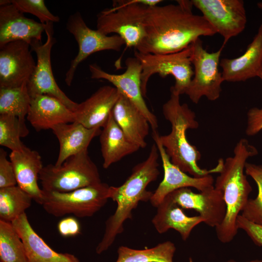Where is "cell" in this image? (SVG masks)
Instances as JSON below:
<instances>
[{"label":"cell","instance_id":"4dcf8cb0","mask_svg":"<svg viewBox=\"0 0 262 262\" xmlns=\"http://www.w3.org/2000/svg\"><path fill=\"white\" fill-rule=\"evenodd\" d=\"M18 118L15 116L0 115V145L12 151L23 150L25 146L20 140L25 137Z\"/></svg>","mask_w":262,"mask_h":262},{"label":"cell","instance_id":"7402d4cb","mask_svg":"<svg viewBox=\"0 0 262 262\" xmlns=\"http://www.w3.org/2000/svg\"><path fill=\"white\" fill-rule=\"evenodd\" d=\"M9 157L15 171L17 185L41 205L43 190L39 187L38 180L44 166L40 155L37 151L26 146L22 151H12Z\"/></svg>","mask_w":262,"mask_h":262},{"label":"cell","instance_id":"f546056e","mask_svg":"<svg viewBox=\"0 0 262 262\" xmlns=\"http://www.w3.org/2000/svg\"><path fill=\"white\" fill-rule=\"evenodd\" d=\"M0 262H28L23 242L11 223L0 220Z\"/></svg>","mask_w":262,"mask_h":262},{"label":"cell","instance_id":"603a6c76","mask_svg":"<svg viewBox=\"0 0 262 262\" xmlns=\"http://www.w3.org/2000/svg\"><path fill=\"white\" fill-rule=\"evenodd\" d=\"M112 113L113 117L127 138L140 148H145L149 123L137 107L120 93Z\"/></svg>","mask_w":262,"mask_h":262},{"label":"cell","instance_id":"4316f807","mask_svg":"<svg viewBox=\"0 0 262 262\" xmlns=\"http://www.w3.org/2000/svg\"><path fill=\"white\" fill-rule=\"evenodd\" d=\"M31 98L28 93L27 83L14 88H0V115L17 117L25 136L29 131L25 124Z\"/></svg>","mask_w":262,"mask_h":262},{"label":"cell","instance_id":"74e56055","mask_svg":"<svg viewBox=\"0 0 262 262\" xmlns=\"http://www.w3.org/2000/svg\"><path fill=\"white\" fill-rule=\"evenodd\" d=\"M226 262H237L233 260H229ZM262 262V260H252V261H248V262Z\"/></svg>","mask_w":262,"mask_h":262},{"label":"cell","instance_id":"f1b7e54d","mask_svg":"<svg viewBox=\"0 0 262 262\" xmlns=\"http://www.w3.org/2000/svg\"><path fill=\"white\" fill-rule=\"evenodd\" d=\"M33 199L18 185L0 188V220L12 223L25 213Z\"/></svg>","mask_w":262,"mask_h":262},{"label":"cell","instance_id":"1f68e13d","mask_svg":"<svg viewBox=\"0 0 262 262\" xmlns=\"http://www.w3.org/2000/svg\"><path fill=\"white\" fill-rule=\"evenodd\" d=\"M246 174L257 183L258 194L254 199H249L242 211V215L248 220L262 225V165L246 163Z\"/></svg>","mask_w":262,"mask_h":262},{"label":"cell","instance_id":"4fadbf2b","mask_svg":"<svg viewBox=\"0 0 262 262\" xmlns=\"http://www.w3.org/2000/svg\"><path fill=\"white\" fill-rule=\"evenodd\" d=\"M126 69L120 74L108 73L96 64L89 66L91 78L104 79L112 84L121 94L126 96L140 111L148 121L152 131L158 128V120L150 112L144 99L141 90L142 66L135 57H128L125 60Z\"/></svg>","mask_w":262,"mask_h":262},{"label":"cell","instance_id":"d6a6232c","mask_svg":"<svg viewBox=\"0 0 262 262\" xmlns=\"http://www.w3.org/2000/svg\"><path fill=\"white\" fill-rule=\"evenodd\" d=\"M11 2L23 13L36 16L42 24L60 21L59 17L52 14L47 8L43 0H12Z\"/></svg>","mask_w":262,"mask_h":262},{"label":"cell","instance_id":"6da1fadb","mask_svg":"<svg viewBox=\"0 0 262 262\" xmlns=\"http://www.w3.org/2000/svg\"><path fill=\"white\" fill-rule=\"evenodd\" d=\"M191 0H177V4L147 7L145 36L135 49L143 53L168 54L180 51L200 36L216 33L202 16L192 12Z\"/></svg>","mask_w":262,"mask_h":262},{"label":"cell","instance_id":"8d00e7d4","mask_svg":"<svg viewBox=\"0 0 262 262\" xmlns=\"http://www.w3.org/2000/svg\"><path fill=\"white\" fill-rule=\"evenodd\" d=\"M58 230L63 237L75 236L81 232V226L78 220L73 217L64 218L57 225Z\"/></svg>","mask_w":262,"mask_h":262},{"label":"cell","instance_id":"277c9868","mask_svg":"<svg viewBox=\"0 0 262 262\" xmlns=\"http://www.w3.org/2000/svg\"><path fill=\"white\" fill-rule=\"evenodd\" d=\"M180 96L171 92L170 98L163 106L164 116L171 123V131L167 135H159V141L171 163L183 172L195 178L219 173L224 162L222 158L213 169H201L198 166L197 163L201 158V154L195 146L190 144L186 136L187 130L197 128L198 123L195 113L188 105L180 104Z\"/></svg>","mask_w":262,"mask_h":262},{"label":"cell","instance_id":"9c48e42d","mask_svg":"<svg viewBox=\"0 0 262 262\" xmlns=\"http://www.w3.org/2000/svg\"><path fill=\"white\" fill-rule=\"evenodd\" d=\"M224 47L222 46L217 51L209 52L203 48L200 38L191 44L194 76L185 94L193 103L197 104L203 97L211 101L219 98L224 81L218 66Z\"/></svg>","mask_w":262,"mask_h":262},{"label":"cell","instance_id":"9a60e30c","mask_svg":"<svg viewBox=\"0 0 262 262\" xmlns=\"http://www.w3.org/2000/svg\"><path fill=\"white\" fill-rule=\"evenodd\" d=\"M169 194L182 209H193L198 212L208 226L216 228L225 218L226 205L223 195L214 186L199 193L185 187Z\"/></svg>","mask_w":262,"mask_h":262},{"label":"cell","instance_id":"83f0119b","mask_svg":"<svg viewBox=\"0 0 262 262\" xmlns=\"http://www.w3.org/2000/svg\"><path fill=\"white\" fill-rule=\"evenodd\" d=\"M176 250L175 244L169 241L144 249L121 246L115 262H173Z\"/></svg>","mask_w":262,"mask_h":262},{"label":"cell","instance_id":"ba28073f","mask_svg":"<svg viewBox=\"0 0 262 262\" xmlns=\"http://www.w3.org/2000/svg\"><path fill=\"white\" fill-rule=\"evenodd\" d=\"M191 54V45L180 51L168 54L143 53L135 49L134 57L142 66L141 80L143 97L147 96L150 78L155 74L162 78L168 75L173 76L175 83L171 87L170 92L179 95L185 94L194 76Z\"/></svg>","mask_w":262,"mask_h":262},{"label":"cell","instance_id":"ac0fdd59","mask_svg":"<svg viewBox=\"0 0 262 262\" xmlns=\"http://www.w3.org/2000/svg\"><path fill=\"white\" fill-rule=\"evenodd\" d=\"M119 95V92L114 86L99 87L90 97L78 104L74 112L75 121L88 129L103 128Z\"/></svg>","mask_w":262,"mask_h":262},{"label":"cell","instance_id":"f35d334b","mask_svg":"<svg viewBox=\"0 0 262 262\" xmlns=\"http://www.w3.org/2000/svg\"><path fill=\"white\" fill-rule=\"evenodd\" d=\"M258 77H259L262 81V68H261V70L260 71L258 75Z\"/></svg>","mask_w":262,"mask_h":262},{"label":"cell","instance_id":"d590c367","mask_svg":"<svg viewBox=\"0 0 262 262\" xmlns=\"http://www.w3.org/2000/svg\"><path fill=\"white\" fill-rule=\"evenodd\" d=\"M247 135L253 136L262 130V109L253 107L247 114Z\"/></svg>","mask_w":262,"mask_h":262},{"label":"cell","instance_id":"52a82bcc","mask_svg":"<svg viewBox=\"0 0 262 262\" xmlns=\"http://www.w3.org/2000/svg\"><path fill=\"white\" fill-rule=\"evenodd\" d=\"M110 187L101 182L68 192L42 190L41 205L56 217L70 214L80 218L91 217L106 203Z\"/></svg>","mask_w":262,"mask_h":262},{"label":"cell","instance_id":"ffe728a7","mask_svg":"<svg viewBox=\"0 0 262 262\" xmlns=\"http://www.w3.org/2000/svg\"><path fill=\"white\" fill-rule=\"evenodd\" d=\"M27 119L37 131L76 121L73 111L56 98L47 95L31 98Z\"/></svg>","mask_w":262,"mask_h":262},{"label":"cell","instance_id":"7a4b0ae2","mask_svg":"<svg viewBox=\"0 0 262 262\" xmlns=\"http://www.w3.org/2000/svg\"><path fill=\"white\" fill-rule=\"evenodd\" d=\"M159 152L155 143L151 147L147 158L133 167L131 175L118 187L110 186L109 198L117 203L116 209L105 222L104 233L96 252L100 254L113 244L117 235L124 230V223L132 218V212L140 201H150L152 192L147 185L156 180L160 174L158 162Z\"/></svg>","mask_w":262,"mask_h":262},{"label":"cell","instance_id":"836d02e7","mask_svg":"<svg viewBox=\"0 0 262 262\" xmlns=\"http://www.w3.org/2000/svg\"><path fill=\"white\" fill-rule=\"evenodd\" d=\"M17 185L13 164L7 158V153L0 149V188Z\"/></svg>","mask_w":262,"mask_h":262},{"label":"cell","instance_id":"2e32d148","mask_svg":"<svg viewBox=\"0 0 262 262\" xmlns=\"http://www.w3.org/2000/svg\"><path fill=\"white\" fill-rule=\"evenodd\" d=\"M159 135L157 131H152V137L162 161L164 175L149 201L153 206L157 207L167 195L178 189L192 187L203 192L214 186L212 175L201 178L191 177L173 164L159 141Z\"/></svg>","mask_w":262,"mask_h":262},{"label":"cell","instance_id":"5bb4252c","mask_svg":"<svg viewBox=\"0 0 262 262\" xmlns=\"http://www.w3.org/2000/svg\"><path fill=\"white\" fill-rule=\"evenodd\" d=\"M30 48L28 43L20 40L0 48V88L27 83L36 66Z\"/></svg>","mask_w":262,"mask_h":262},{"label":"cell","instance_id":"3957f363","mask_svg":"<svg viewBox=\"0 0 262 262\" xmlns=\"http://www.w3.org/2000/svg\"><path fill=\"white\" fill-rule=\"evenodd\" d=\"M257 154L255 147L246 139H241L234 147V156L226 159L216 179L214 188L222 193L226 205L225 218L215 228L217 237L223 243L232 241L237 233V218L252 190L244 169L247 159Z\"/></svg>","mask_w":262,"mask_h":262},{"label":"cell","instance_id":"8992f818","mask_svg":"<svg viewBox=\"0 0 262 262\" xmlns=\"http://www.w3.org/2000/svg\"><path fill=\"white\" fill-rule=\"evenodd\" d=\"M39 180L45 191L68 192L101 182L99 173L88 150L68 158L59 166L43 167Z\"/></svg>","mask_w":262,"mask_h":262},{"label":"cell","instance_id":"ab89813d","mask_svg":"<svg viewBox=\"0 0 262 262\" xmlns=\"http://www.w3.org/2000/svg\"><path fill=\"white\" fill-rule=\"evenodd\" d=\"M258 6L262 9V2H259L258 3Z\"/></svg>","mask_w":262,"mask_h":262},{"label":"cell","instance_id":"484cf974","mask_svg":"<svg viewBox=\"0 0 262 262\" xmlns=\"http://www.w3.org/2000/svg\"><path fill=\"white\" fill-rule=\"evenodd\" d=\"M99 135L102 165L105 169L140 148L127 138L112 113Z\"/></svg>","mask_w":262,"mask_h":262},{"label":"cell","instance_id":"44dd1931","mask_svg":"<svg viewBox=\"0 0 262 262\" xmlns=\"http://www.w3.org/2000/svg\"><path fill=\"white\" fill-rule=\"evenodd\" d=\"M12 224L24 244L28 262H80L74 255L59 253L49 247L32 228L26 213Z\"/></svg>","mask_w":262,"mask_h":262},{"label":"cell","instance_id":"d6986e66","mask_svg":"<svg viewBox=\"0 0 262 262\" xmlns=\"http://www.w3.org/2000/svg\"><path fill=\"white\" fill-rule=\"evenodd\" d=\"M219 66L224 81L244 82L258 77L262 68V24L242 55L233 59H221Z\"/></svg>","mask_w":262,"mask_h":262},{"label":"cell","instance_id":"e575fe53","mask_svg":"<svg viewBox=\"0 0 262 262\" xmlns=\"http://www.w3.org/2000/svg\"><path fill=\"white\" fill-rule=\"evenodd\" d=\"M238 229L244 230L254 244L262 246V225L253 223L242 215H239L236 220Z\"/></svg>","mask_w":262,"mask_h":262},{"label":"cell","instance_id":"d4e9b609","mask_svg":"<svg viewBox=\"0 0 262 262\" xmlns=\"http://www.w3.org/2000/svg\"><path fill=\"white\" fill-rule=\"evenodd\" d=\"M152 223L157 232L163 234L172 229L177 231L183 241L189 237L192 229L203 219L200 216H188L169 194L156 207Z\"/></svg>","mask_w":262,"mask_h":262},{"label":"cell","instance_id":"7c38bea8","mask_svg":"<svg viewBox=\"0 0 262 262\" xmlns=\"http://www.w3.org/2000/svg\"><path fill=\"white\" fill-rule=\"evenodd\" d=\"M194 6L224 39L223 46L245 29L247 18L242 0H192Z\"/></svg>","mask_w":262,"mask_h":262},{"label":"cell","instance_id":"e0dca14e","mask_svg":"<svg viewBox=\"0 0 262 262\" xmlns=\"http://www.w3.org/2000/svg\"><path fill=\"white\" fill-rule=\"evenodd\" d=\"M45 24L27 18L12 2L0 5V48L13 41H41Z\"/></svg>","mask_w":262,"mask_h":262},{"label":"cell","instance_id":"cb8c5ba5","mask_svg":"<svg viewBox=\"0 0 262 262\" xmlns=\"http://www.w3.org/2000/svg\"><path fill=\"white\" fill-rule=\"evenodd\" d=\"M51 130L59 143L56 166L61 165L69 157L87 150L92 140L101 131L99 128H87L77 121L58 124Z\"/></svg>","mask_w":262,"mask_h":262},{"label":"cell","instance_id":"8fae6325","mask_svg":"<svg viewBox=\"0 0 262 262\" xmlns=\"http://www.w3.org/2000/svg\"><path fill=\"white\" fill-rule=\"evenodd\" d=\"M66 28L73 35L79 46L78 53L71 61L66 74L65 81L68 86L71 85L79 65L90 55L106 50L118 51L125 45L124 40L117 34L106 35L97 29L89 28L79 12L68 17Z\"/></svg>","mask_w":262,"mask_h":262},{"label":"cell","instance_id":"30bf717a","mask_svg":"<svg viewBox=\"0 0 262 262\" xmlns=\"http://www.w3.org/2000/svg\"><path fill=\"white\" fill-rule=\"evenodd\" d=\"M52 22L45 24L47 40L33 41L30 47L37 57L35 69L27 82V88L31 98L47 95L56 98L74 112L78 104L70 99L58 85L54 77L51 65V51L56 40L53 37Z\"/></svg>","mask_w":262,"mask_h":262},{"label":"cell","instance_id":"5b68a950","mask_svg":"<svg viewBox=\"0 0 262 262\" xmlns=\"http://www.w3.org/2000/svg\"><path fill=\"white\" fill-rule=\"evenodd\" d=\"M161 0H121L97 15V28L108 35L114 33L124 41L126 48L135 49L145 36L144 20L147 7L159 5Z\"/></svg>","mask_w":262,"mask_h":262}]
</instances>
